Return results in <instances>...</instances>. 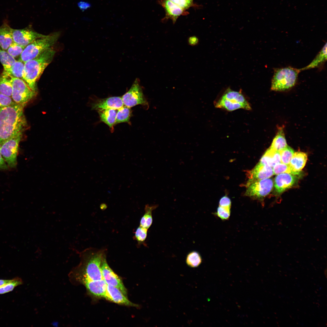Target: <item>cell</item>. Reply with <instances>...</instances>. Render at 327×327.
<instances>
[{
	"instance_id": "1",
	"label": "cell",
	"mask_w": 327,
	"mask_h": 327,
	"mask_svg": "<svg viewBox=\"0 0 327 327\" xmlns=\"http://www.w3.org/2000/svg\"><path fill=\"white\" fill-rule=\"evenodd\" d=\"M106 253V249L92 247L81 252L80 263L71 274L73 280L83 284L87 282L103 279L101 265Z\"/></svg>"
},
{
	"instance_id": "2",
	"label": "cell",
	"mask_w": 327,
	"mask_h": 327,
	"mask_svg": "<svg viewBox=\"0 0 327 327\" xmlns=\"http://www.w3.org/2000/svg\"><path fill=\"white\" fill-rule=\"evenodd\" d=\"M24 108L15 103L0 109V145L26 128Z\"/></svg>"
},
{
	"instance_id": "3",
	"label": "cell",
	"mask_w": 327,
	"mask_h": 327,
	"mask_svg": "<svg viewBox=\"0 0 327 327\" xmlns=\"http://www.w3.org/2000/svg\"><path fill=\"white\" fill-rule=\"evenodd\" d=\"M55 53V51L51 47L34 58L24 63L22 79L33 91L37 92L36 82L52 61Z\"/></svg>"
},
{
	"instance_id": "4",
	"label": "cell",
	"mask_w": 327,
	"mask_h": 327,
	"mask_svg": "<svg viewBox=\"0 0 327 327\" xmlns=\"http://www.w3.org/2000/svg\"><path fill=\"white\" fill-rule=\"evenodd\" d=\"M216 107L229 111L243 109L250 110V105L243 94L242 90H233L230 88L226 89L221 96L214 103Z\"/></svg>"
},
{
	"instance_id": "5",
	"label": "cell",
	"mask_w": 327,
	"mask_h": 327,
	"mask_svg": "<svg viewBox=\"0 0 327 327\" xmlns=\"http://www.w3.org/2000/svg\"><path fill=\"white\" fill-rule=\"evenodd\" d=\"M301 69L290 66L275 68L271 80V89L275 91H283L293 87L297 80Z\"/></svg>"
},
{
	"instance_id": "6",
	"label": "cell",
	"mask_w": 327,
	"mask_h": 327,
	"mask_svg": "<svg viewBox=\"0 0 327 327\" xmlns=\"http://www.w3.org/2000/svg\"><path fill=\"white\" fill-rule=\"evenodd\" d=\"M60 35V32H55L35 40L25 48L19 60L25 63L36 58L51 47L56 42Z\"/></svg>"
},
{
	"instance_id": "7",
	"label": "cell",
	"mask_w": 327,
	"mask_h": 327,
	"mask_svg": "<svg viewBox=\"0 0 327 327\" xmlns=\"http://www.w3.org/2000/svg\"><path fill=\"white\" fill-rule=\"evenodd\" d=\"M11 79L12 98L16 103L24 107L36 96L37 92L31 89L22 79L12 77Z\"/></svg>"
},
{
	"instance_id": "8",
	"label": "cell",
	"mask_w": 327,
	"mask_h": 327,
	"mask_svg": "<svg viewBox=\"0 0 327 327\" xmlns=\"http://www.w3.org/2000/svg\"><path fill=\"white\" fill-rule=\"evenodd\" d=\"M23 132H20L3 142L0 145L2 155L8 167H15L17 164V156L19 143Z\"/></svg>"
},
{
	"instance_id": "9",
	"label": "cell",
	"mask_w": 327,
	"mask_h": 327,
	"mask_svg": "<svg viewBox=\"0 0 327 327\" xmlns=\"http://www.w3.org/2000/svg\"><path fill=\"white\" fill-rule=\"evenodd\" d=\"M273 182L272 179L270 178L248 181L245 195L254 199H262L271 192L273 187Z\"/></svg>"
},
{
	"instance_id": "10",
	"label": "cell",
	"mask_w": 327,
	"mask_h": 327,
	"mask_svg": "<svg viewBox=\"0 0 327 327\" xmlns=\"http://www.w3.org/2000/svg\"><path fill=\"white\" fill-rule=\"evenodd\" d=\"M121 98L123 104L130 108L137 105L146 104V100L138 78H136L130 88Z\"/></svg>"
},
{
	"instance_id": "11",
	"label": "cell",
	"mask_w": 327,
	"mask_h": 327,
	"mask_svg": "<svg viewBox=\"0 0 327 327\" xmlns=\"http://www.w3.org/2000/svg\"><path fill=\"white\" fill-rule=\"evenodd\" d=\"M12 35L14 42L24 47L35 40L45 35L35 31L31 26L23 29H12Z\"/></svg>"
},
{
	"instance_id": "12",
	"label": "cell",
	"mask_w": 327,
	"mask_h": 327,
	"mask_svg": "<svg viewBox=\"0 0 327 327\" xmlns=\"http://www.w3.org/2000/svg\"><path fill=\"white\" fill-rule=\"evenodd\" d=\"M103 279L107 285L116 287L127 297V290L121 279L116 274L108 265L106 256L103 259L101 265Z\"/></svg>"
},
{
	"instance_id": "13",
	"label": "cell",
	"mask_w": 327,
	"mask_h": 327,
	"mask_svg": "<svg viewBox=\"0 0 327 327\" xmlns=\"http://www.w3.org/2000/svg\"><path fill=\"white\" fill-rule=\"evenodd\" d=\"M298 177L291 174L282 173L277 175L274 180V184L276 191L281 193L294 185Z\"/></svg>"
},
{
	"instance_id": "14",
	"label": "cell",
	"mask_w": 327,
	"mask_h": 327,
	"mask_svg": "<svg viewBox=\"0 0 327 327\" xmlns=\"http://www.w3.org/2000/svg\"><path fill=\"white\" fill-rule=\"evenodd\" d=\"M83 284L91 296L96 298H103L107 300V284L103 279L88 281Z\"/></svg>"
},
{
	"instance_id": "15",
	"label": "cell",
	"mask_w": 327,
	"mask_h": 327,
	"mask_svg": "<svg viewBox=\"0 0 327 327\" xmlns=\"http://www.w3.org/2000/svg\"><path fill=\"white\" fill-rule=\"evenodd\" d=\"M121 97H113L97 99L92 105V109L97 110L113 109H118L123 106Z\"/></svg>"
},
{
	"instance_id": "16",
	"label": "cell",
	"mask_w": 327,
	"mask_h": 327,
	"mask_svg": "<svg viewBox=\"0 0 327 327\" xmlns=\"http://www.w3.org/2000/svg\"><path fill=\"white\" fill-rule=\"evenodd\" d=\"M248 181L270 178L274 175L272 168L259 162L254 168L248 172Z\"/></svg>"
},
{
	"instance_id": "17",
	"label": "cell",
	"mask_w": 327,
	"mask_h": 327,
	"mask_svg": "<svg viewBox=\"0 0 327 327\" xmlns=\"http://www.w3.org/2000/svg\"><path fill=\"white\" fill-rule=\"evenodd\" d=\"M159 2L164 8L165 19H170L174 23L180 16L186 13L185 10L169 0H159Z\"/></svg>"
},
{
	"instance_id": "18",
	"label": "cell",
	"mask_w": 327,
	"mask_h": 327,
	"mask_svg": "<svg viewBox=\"0 0 327 327\" xmlns=\"http://www.w3.org/2000/svg\"><path fill=\"white\" fill-rule=\"evenodd\" d=\"M107 300L126 306L137 307L138 305L130 301L127 296L117 288L107 285Z\"/></svg>"
},
{
	"instance_id": "19",
	"label": "cell",
	"mask_w": 327,
	"mask_h": 327,
	"mask_svg": "<svg viewBox=\"0 0 327 327\" xmlns=\"http://www.w3.org/2000/svg\"><path fill=\"white\" fill-rule=\"evenodd\" d=\"M12 30L6 20L4 21L0 27V46L3 50L7 51L9 47L14 42Z\"/></svg>"
},
{
	"instance_id": "20",
	"label": "cell",
	"mask_w": 327,
	"mask_h": 327,
	"mask_svg": "<svg viewBox=\"0 0 327 327\" xmlns=\"http://www.w3.org/2000/svg\"><path fill=\"white\" fill-rule=\"evenodd\" d=\"M307 160V155L304 152L298 151L294 153L289 164L292 170L298 174L305 166Z\"/></svg>"
},
{
	"instance_id": "21",
	"label": "cell",
	"mask_w": 327,
	"mask_h": 327,
	"mask_svg": "<svg viewBox=\"0 0 327 327\" xmlns=\"http://www.w3.org/2000/svg\"><path fill=\"white\" fill-rule=\"evenodd\" d=\"M259 162L272 168L277 164L281 162L279 151L268 148L262 156Z\"/></svg>"
},
{
	"instance_id": "22",
	"label": "cell",
	"mask_w": 327,
	"mask_h": 327,
	"mask_svg": "<svg viewBox=\"0 0 327 327\" xmlns=\"http://www.w3.org/2000/svg\"><path fill=\"white\" fill-rule=\"evenodd\" d=\"M288 146L282 127H279L276 135L273 139L269 148L277 151H280Z\"/></svg>"
},
{
	"instance_id": "23",
	"label": "cell",
	"mask_w": 327,
	"mask_h": 327,
	"mask_svg": "<svg viewBox=\"0 0 327 327\" xmlns=\"http://www.w3.org/2000/svg\"><path fill=\"white\" fill-rule=\"evenodd\" d=\"M101 120L111 129L115 124L117 111L113 109H105L98 111Z\"/></svg>"
},
{
	"instance_id": "24",
	"label": "cell",
	"mask_w": 327,
	"mask_h": 327,
	"mask_svg": "<svg viewBox=\"0 0 327 327\" xmlns=\"http://www.w3.org/2000/svg\"><path fill=\"white\" fill-rule=\"evenodd\" d=\"M327 60V43L324 45L314 59L308 65L301 68V71L315 68L320 66Z\"/></svg>"
},
{
	"instance_id": "25",
	"label": "cell",
	"mask_w": 327,
	"mask_h": 327,
	"mask_svg": "<svg viewBox=\"0 0 327 327\" xmlns=\"http://www.w3.org/2000/svg\"><path fill=\"white\" fill-rule=\"evenodd\" d=\"M158 206L157 204L150 206L148 204L145 206V213L140 220V226L148 230L153 222L152 212Z\"/></svg>"
},
{
	"instance_id": "26",
	"label": "cell",
	"mask_w": 327,
	"mask_h": 327,
	"mask_svg": "<svg viewBox=\"0 0 327 327\" xmlns=\"http://www.w3.org/2000/svg\"><path fill=\"white\" fill-rule=\"evenodd\" d=\"M12 92L11 77L3 72L0 74V93L12 97Z\"/></svg>"
},
{
	"instance_id": "27",
	"label": "cell",
	"mask_w": 327,
	"mask_h": 327,
	"mask_svg": "<svg viewBox=\"0 0 327 327\" xmlns=\"http://www.w3.org/2000/svg\"><path fill=\"white\" fill-rule=\"evenodd\" d=\"M16 61L7 51L0 49V61L3 67V73L7 74Z\"/></svg>"
},
{
	"instance_id": "28",
	"label": "cell",
	"mask_w": 327,
	"mask_h": 327,
	"mask_svg": "<svg viewBox=\"0 0 327 327\" xmlns=\"http://www.w3.org/2000/svg\"><path fill=\"white\" fill-rule=\"evenodd\" d=\"M24 69V63L19 60L16 61L8 72L6 74L12 77L22 79Z\"/></svg>"
},
{
	"instance_id": "29",
	"label": "cell",
	"mask_w": 327,
	"mask_h": 327,
	"mask_svg": "<svg viewBox=\"0 0 327 327\" xmlns=\"http://www.w3.org/2000/svg\"><path fill=\"white\" fill-rule=\"evenodd\" d=\"M118 110L115 124L128 122L131 114L130 108L126 106H123Z\"/></svg>"
},
{
	"instance_id": "30",
	"label": "cell",
	"mask_w": 327,
	"mask_h": 327,
	"mask_svg": "<svg viewBox=\"0 0 327 327\" xmlns=\"http://www.w3.org/2000/svg\"><path fill=\"white\" fill-rule=\"evenodd\" d=\"M202 262V259L200 254L196 251L190 252L187 255L186 263L189 267H197L201 264Z\"/></svg>"
},
{
	"instance_id": "31",
	"label": "cell",
	"mask_w": 327,
	"mask_h": 327,
	"mask_svg": "<svg viewBox=\"0 0 327 327\" xmlns=\"http://www.w3.org/2000/svg\"><path fill=\"white\" fill-rule=\"evenodd\" d=\"M23 283L22 279L16 277L0 287V294H3L12 291L16 286Z\"/></svg>"
},
{
	"instance_id": "32",
	"label": "cell",
	"mask_w": 327,
	"mask_h": 327,
	"mask_svg": "<svg viewBox=\"0 0 327 327\" xmlns=\"http://www.w3.org/2000/svg\"><path fill=\"white\" fill-rule=\"evenodd\" d=\"M147 231L148 229L140 226L137 228L134 233V238L137 241L138 245L145 244V242L147 236Z\"/></svg>"
},
{
	"instance_id": "33",
	"label": "cell",
	"mask_w": 327,
	"mask_h": 327,
	"mask_svg": "<svg viewBox=\"0 0 327 327\" xmlns=\"http://www.w3.org/2000/svg\"><path fill=\"white\" fill-rule=\"evenodd\" d=\"M272 170L274 174L278 175L281 173H287L296 176L300 175L293 172L289 164H286L281 162L276 164L272 167Z\"/></svg>"
},
{
	"instance_id": "34",
	"label": "cell",
	"mask_w": 327,
	"mask_h": 327,
	"mask_svg": "<svg viewBox=\"0 0 327 327\" xmlns=\"http://www.w3.org/2000/svg\"><path fill=\"white\" fill-rule=\"evenodd\" d=\"M279 152L281 157V162L289 165L295 153L293 150L287 146Z\"/></svg>"
},
{
	"instance_id": "35",
	"label": "cell",
	"mask_w": 327,
	"mask_h": 327,
	"mask_svg": "<svg viewBox=\"0 0 327 327\" xmlns=\"http://www.w3.org/2000/svg\"><path fill=\"white\" fill-rule=\"evenodd\" d=\"M25 47L14 42L8 48L7 52L14 58H15L20 56Z\"/></svg>"
},
{
	"instance_id": "36",
	"label": "cell",
	"mask_w": 327,
	"mask_h": 327,
	"mask_svg": "<svg viewBox=\"0 0 327 327\" xmlns=\"http://www.w3.org/2000/svg\"><path fill=\"white\" fill-rule=\"evenodd\" d=\"M215 214L223 220H227L230 216V208L219 206Z\"/></svg>"
},
{
	"instance_id": "37",
	"label": "cell",
	"mask_w": 327,
	"mask_h": 327,
	"mask_svg": "<svg viewBox=\"0 0 327 327\" xmlns=\"http://www.w3.org/2000/svg\"><path fill=\"white\" fill-rule=\"evenodd\" d=\"M15 103L11 97L0 93V109Z\"/></svg>"
},
{
	"instance_id": "38",
	"label": "cell",
	"mask_w": 327,
	"mask_h": 327,
	"mask_svg": "<svg viewBox=\"0 0 327 327\" xmlns=\"http://www.w3.org/2000/svg\"><path fill=\"white\" fill-rule=\"evenodd\" d=\"M178 5L184 10H186L190 7L194 6L193 1L190 0H169Z\"/></svg>"
},
{
	"instance_id": "39",
	"label": "cell",
	"mask_w": 327,
	"mask_h": 327,
	"mask_svg": "<svg viewBox=\"0 0 327 327\" xmlns=\"http://www.w3.org/2000/svg\"><path fill=\"white\" fill-rule=\"evenodd\" d=\"M219 205L220 206L230 208L231 201L230 199L226 196L223 197L220 199Z\"/></svg>"
},
{
	"instance_id": "40",
	"label": "cell",
	"mask_w": 327,
	"mask_h": 327,
	"mask_svg": "<svg viewBox=\"0 0 327 327\" xmlns=\"http://www.w3.org/2000/svg\"><path fill=\"white\" fill-rule=\"evenodd\" d=\"M188 42L189 45L190 46H196L198 44L199 39L195 36H190L188 39Z\"/></svg>"
},
{
	"instance_id": "41",
	"label": "cell",
	"mask_w": 327,
	"mask_h": 327,
	"mask_svg": "<svg viewBox=\"0 0 327 327\" xmlns=\"http://www.w3.org/2000/svg\"><path fill=\"white\" fill-rule=\"evenodd\" d=\"M78 6L80 9L83 11L90 8L91 5L88 2L81 1L78 3Z\"/></svg>"
},
{
	"instance_id": "42",
	"label": "cell",
	"mask_w": 327,
	"mask_h": 327,
	"mask_svg": "<svg viewBox=\"0 0 327 327\" xmlns=\"http://www.w3.org/2000/svg\"><path fill=\"white\" fill-rule=\"evenodd\" d=\"M8 169V166L3 158L1 152L0 145V170H5Z\"/></svg>"
},
{
	"instance_id": "43",
	"label": "cell",
	"mask_w": 327,
	"mask_h": 327,
	"mask_svg": "<svg viewBox=\"0 0 327 327\" xmlns=\"http://www.w3.org/2000/svg\"><path fill=\"white\" fill-rule=\"evenodd\" d=\"M11 279H0V287L10 281Z\"/></svg>"
},
{
	"instance_id": "44",
	"label": "cell",
	"mask_w": 327,
	"mask_h": 327,
	"mask_svg": "<svg viewBox=\"0 0 327 327\" xmlns=\"http://www.w3.org/2000/svg\"><path fill=\"white\" fill-rule=\"evenodd\" d=\"M100 206L101 208H105L106 207V205L104 203H102L101 204Z\"/></svg>"
},
{
	"instance_id": "45",
	"label": "cell",
	"mask_w": 327,
	"mask_h": 327,
	"mask_svg": "<svg viewBox=\"0 0 327 327\" xmlns=\"http://www.w3.org/2000/svg\"><path fill=\"white\" fill-rule=\"evenodd\" d=\"M190 0V1H193V0Z\"/></svg>"
},
{
	"instance_id": "46",
	"label": "cell",
	"mask_w": 327,
	"mask_h": 327,
	"mask_svg": "<svg viewBox=\"0 0 327 327\" xmlns=\"http://www.w3.org/2000/svg\"><path fill=\"white\" fill-rule=\"evenodd\" d=\"M1 47H0V49H1Z\"/></svg>"
}]
</instances>
